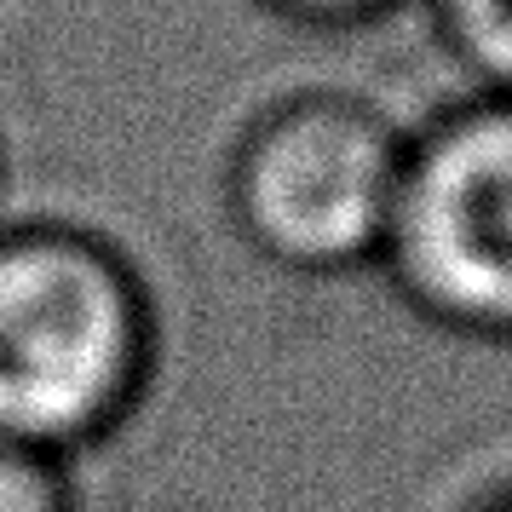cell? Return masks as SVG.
<instances>
[{"label": "cell", "instance_id": "obj_5", "mask_svg": "<svg viewBox=\"0 0 512 512\" xmlns=\"http://www.w3.org/2000/svg\"><path fill=\"white\" fill-rule=\"evenodd\" d=\"M0 512H81L75 466L0 443Z\"/></svg>", "mask_w": 512, "mask_h": 512}, {"label": "cell", "instance_id": "obj_2", "mask_svg": "<svg viewBox=\"0 0 512 512\" xmlns=\"http://www.w3.org/2000/svg\"><path fill=\"white\" fill-rule=\"evenodd\" d=\"M409 121L351 87H294L236 127L219 202L265 271L334 282L380 271Z\"/></svg>", "mask_w": 512, "mask_h": 512}, {"label": "cell", "instance_id": "obj_3", "mask_svg": "<svg viewBox=\"0 0 512 512\" xmlns=\"http://www.w3.org/2000/svg\"><path fill=\"white\" fill-rule=\"evenodd\" d=\"M374 277L415 323L512 351V98L455 93L409 121Z\"/></svg>", "mask_w": 512, "mask_h": 512}, {"label": "cell", "instance_id": "obj_1", "mask_svg": "<svg viewBox=\"0 0 512 512\" xmlns=\"http://www.w3.org/2000/svg\"><path fill=\"white\" fill-rule=\"evenodd\" d=\"M156 374V288L116 236L0 219V443L75 466L139 420Z\"/></svg>", "mask_w": 512, "mask_h": 512}, {"label": "cell", "instance_id": "obj_8", "mask_svg": "<svg viewBox=\"0 0 512 512\" xmlns=\"http://www.w3.org/2000/svg\"><path fill=\"white\" fill-rule=\"evenodd\" d=\"M0 179H6V150H0Z\"/></svg>", "mask_w": 512, "mask_h": 512}, {"label": "cell", "instance_id": "obj_4", "mask_svg": "<svg viewBox=\"0 0 512 512\" xmlns=\"http://www.w3.org/2000/svg\"><path fill=\"white\" fill-rule=\"evenodd\" d=\"M461 93L512 98V0H420L415 6Z\"/></svg>", "mask_w": 512, "mask_h": 512}, {"label": "cell", "instance_id": "obj_6", "mask_svg": "<svg viewBox=\"0 0 512 512\" xmlns=\"http://www.w3.org/2000/svg\"><path fill=\"white\" fill-rule=\"evenodd\" d=\"M248 6L265 12L271 24L305 29V35H357L397 12H415L420 0H248Z\"/></svg>", "mask_w": 512, "mask_h": 512}, {"label": "cell", "instance_id": "obj_7", "mask_svg": "<svg viewBox=\"0 0 512 512\" xmlns=\"http://www.w3.org/2000/svg\"><path fill=\"white\" fill-rule=\"evenodd\" d=\"M466 512H512V478H507V484H495L489 495H478Z\"/></svg>", "mask_w": 512, "mask_h": 512}]
</instances>
